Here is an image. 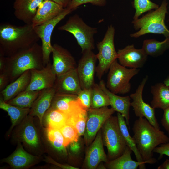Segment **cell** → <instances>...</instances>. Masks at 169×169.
I'll list each match as a JSON object with an SVG mask.
<instances>
[{"mask_svg": "<svg viewBox=\"0 0 169 169\" xmlns=\"http://www.w3.org/2000/svg\"><path fill=\"white\" fill-rule=\"evenodd\" d=\"M39 39L32 24L16 26L6 23L0 25V51L6 57L30 47Z\"/></svg>", "mask_w": 169, "mask_h": 169, "instance_id": "obj_1", "label": "cell"}, {"mask_svg": "<svg viewBox=\"0 0 169 169\" xmlns=\"http://www.w3.org/2000/svg\"><path fill=\"white\" fill-rule=\"evenodd\" d=\"M132 130L133 137L143 161L156 163L157 160L153 157L154 149L161 144L169 142V137L145 118H139L135 121Z\"/></svg>", "mask_w": 169, "mask_h": 169, "instance_id": "obj_2", "label": "cell"}, {"mask_svg": "<svg viewBox=\"0 0 169 169\" xmlns=\"http://www.w3.org/2000/svg\"><path fill=\"white\" fill-rule=\"evenodd\" d=\"M6 60L3 73L8 75L10 83L27 70L40 69L45 66L41 46L38 43L28 49L6 57Z\"/></svg>", "mask_w": 169, "mask_h": 169, "instance_id": "obj_3", "label": "cell"}, {"mask_svg": "<svg viewBox=\"0 0 169 169\" xmlns=\"http://www.w3.org/2000/svg\"><path fill=\"white\" fill-rule=\"evenodd\" d=\"M168 3L163 0L159 8L150 11L140 18L132 22L134 29L138 31L131 33L130 37L137 38L150 33L160 34L165 38L169 37V30L166 26L165 20L168 13Z\"/></svg>", "mask_w": 169, "mask_h": 169, "instance_id": "obj_4", "label": "cell"}, {"mask_svg": "<svg viewBox=\"0 0 169 169\" xmlns=\"http://www.w3.org/2000/svg\"><path fill=\"white\" fill-rule=\"evenodd\" d=\"M12 132L13 140L17 143H22L32 154L40 156L44 152L39 131L34 123L33 117L28 115Z\"/></svg>", "mask_w": 169, "mask_h": 169, "instance_id": "obj_5", "label": "cell"}, {"mask_svg": "<svg viewBox=\"0 0 169 169\" xmlns=\"http://www.w3.org/2000/svg\"><path fill=\"white\" fill-rule=\"evenodd\" d=\"M101 130L103 144L107 148L110 161L121 155L127 145L117 116L111 115L103 125Z\"/></svg>", "mask_w": 169, "mask_h": 169, "instance_id": "obj_6", "label": "cell"}, {"mask_svg": "<svg viewBox=\"0 0 169 169\" xmlns=\"http://www.w3.org/2000/svg\"><path fill=\"white\" fill-rule=\"evenodd\" d=\"M58 29L72 34L81 48L82 53L95 49L94 36L97 33V28L88 25L78 14L70 17Z\"/></svg>", "mask_w": 169, "mask_h": 169, "instance_id": "obj_7", "label": "cell"}, {"mask_svg": "<svg viewBox=\"0 0 169 169\" xmlns=\"http://www.w3.org/2000/svg\"><path fill=\"white\" fill-rule=\"evenodd\" d=\"M117 59L112 64L109 69L106 86L114 94H125L131 90L130 80L140 70L139 69H128L121 65Z\"/></svg>", "mask_w": 169, "mask_h": 169, "instance_id": "obj_8", "label": "cell"}, {"mask_svg": "<svg viewBox=\"0 0 169 169\" xmlns=\"http://www.w3.org/2000/svg\"><path fill=\"white\" fill-rule=\"evenodd\" d=\"M115 29L111 25L109 26L102 40L98 43L96 46L98 52L96 55L98 64L96 73L98 78L101 79L112 64L117 59L118 54L114 43Z\"/></svg>", "mask_w": 169, "mask_h": 169, "instance_id": "obj_9", "label": "cell"}, {"mask_svg": "<svg viewBox=\"0 0 169 169\" xmlns=\"http://www.w3.org/2000/svg\"><path fill=\"white\" fill-rule=\"evenodd\" d=\"M73 11L67 8H65L61 13L52 19L33 27L34 31L41 41V46L45 66L50 62V55L53 50L51 38L55 27L67 15Z\"/></svg>", "mask_w": 169, "mask_h": 169, "instance_id": "obj_10", "label": "cell"}, {"mask_svg": "<svg viewBox=\"0 0 169 169\" xmlns=\"http://www.w3.org/2000/svg\"><path fill=\"white\" fill-rule=\"evenodd\" d=\"M115 111L112 108L108 106L97 109L90 108L88 110L84 134V142L87 146L92 143L103 125Z\"/></svg>", "mask_w": 169, "mask_h": 169, "instance_id": "obj_11", "label": "cell"}, {"mask_svg": "<svg viewBox=\"0 0 169 169\" xmlns=\"http://www.w3.org/2000/svg\"><path fill=\"white\" fill-rule=\"evenodd\" d=\"M148 77L146 76L143 79L135 93L131 94L130 97L132 101L131 106L134 113L139 118H145L156 129L160 130L159 125L156 118L155 109L145 102L142 97L143 92Z\"/></svg>", "mask_w": 169, "mask_h": 169, "instance_id": "obj_12", "label": "cell"}, {"mask_svg": "<svg viewBox=\"0 0 169 169\" xmlns=\"http://www.w3.org/2000/svg\"><path fill=\"white\" fill-rule=\"evenodd\" d=\"M76 69L82 89L91 88L95 84L96 72V55L92 50L82 53Z\"/></svg>", "mask_w": 169, "mask_h": 169, "instance_id": "obj_13", "label": "cell"}, {"mask_svg": "<svg viewBox=\"0 0 169 169\" xmlns=\"http://www.w3.org/2000/svg\"><path fill=\"white\" fill-rule=\"evenodd\" d=\"M53 69L57 77L75 69L76 63L74 57L66 49L57 44L53 45Z\"/></svg>", "mask_w": 169, "mask_h": 169, "instance_id": "obj_14", "label": "cell"}, {"mask_svg": "<svg viewBox=\"0 0 169 169\" xmlns=\"http://www.w3.org/2000/svg\"><path fill=\"white\" fill-rule=\"evenodd\" d=\"M30 70L31 80L25 90L40 91L53 88L57 76L50 62L42 69H32Z\"/></svg>", "mask_w": 169, "mask_h": 169, "instance_id": "obj_15", "label": "cell"}, {"mask_svg": "<svg viewBox=\"0 0 169 169\" xmlns=\"http://www.w3.org/2000/svg\"><path fill=\"white\" fill-rule=\"evenodd\" d=\"M41 159L40 156L35 155L29 153L23 148L20 142L14 151L7 157L1 160L2 163L8 164L13 169H24L38 163Z\"/></svg>", "mask_w": 169, "mask_h": 169, "instance_id": "obj_16", "label": "cell"}, {"mask_svg": "<svg viewBox=\"0 0 169 169\" xmlns=\"http://www.w3.org/2000/svg\"><path fill=\"white\" fill-rule=\"evenodd\" d=\"M101 129L95 139L88 146L82 167L87 169H96L101 162L109 161L104 149Z\"/></svg>", "mask_w": 169, "mask_h": 169, "instance_id": "obj_17", "label": "cell"}, {"mask_svg": "<svg viewBox=\"0 0 169 169\" xmlns=\"http://www.w3.org/2000/svg\"><path fill=\"white\" fill-rule=\"evenodd\" d=\"M117 52L119 63L125 67L131 68H142L148 56L142 48L136 49L133 44L119 49Z\"/></svg>", "mask_w": 169, "mask_h": 169, "instance_id": "obj_18", "label": "cell"}, {"mask_svg": "<svg viewBox=\"0 0 169 169\" xmlns=\"http://www.w3.org/2000/svg\"><path fill=\"white\" fill-rule=\"evenodd\" d=\"M55 93L78 95L82 90L76 68L57 77L53 87Z\"/></svg>", "mask_w": 169, "mask_h": 169, "instance_id": "obj_19", "label": "cell"}, {"mask_svg": "<svg viewBox=\"0 0 169 169\" xmlns=\"http://www.w3.org/2000/svg\"><path fill=\"white\" fill-rule=\"evenodd\" d=\"M87 110L80 100L78 99L71 104L68 113L67 124L74 126L79 136L84 135L87 117Z\"/></svg>", "mask_w": 169, "mask_h": 169, "instance_id": "obj_20", "label": "cell"}, {"mask_svg": "<svg viewBox=\"0 0 169 169\" xmlns=\"http://www.w3.org/2000/svg\"><path fill=\"white\" fill-rule=\"evenodd\" d=\"M44 0H15L13 4L14 15L25 24H32L38 8Z\"/></svg>", "mask_w": 169, "mask_h": 169, "instance_id": "obj_21", "label": "cell"}, {"mask_svg": "<svg viewBox=\"0 0 169 169\" xmlns=\"http://www.w3.org/2000/svg\"><path fill=\"white\" fill-rule=\"evenodd\" d=\"M52 0H44L38 6L32 21L33 27L40 25L53 18L64 10Z\"/></svg>", "mask_w": 169, "mask_h": 169, "instance_id": "obj_22", "label": "cell"}, {"mask_svg": "<svg viewBox=\"0 0 169 169\" xmlns=\"http://www.w3.org/2000/svg\"><path fill=\"white\" fill-rule=\"evenodd\" d=\"M55 94L53 88L41 90L30 108L28 115L33 117H38L42 126L43 116L50 107Z\"/></svg>", "mask_w": 169, "mask_h": 169, "instance_id": "obj_23", "label": "cell"}, {"mask_svg": "<svg viewBox=\"0 0 169 169\" xmlns=\"http://www.w3.org/2000/svg\"><path fill=\"white\" fill-rule=\"evenodd\" d=\"M99 85L108 95L110 102V105L115 111L120 113L125 118L127 125L130 129L129 111L131 106L130 96H121L117 95L110 91L106 87V84L103 80H101Z\"/></svg>", "mask_w": 169, "mask_h": 169, "instance_id": "obj_24", "label": "cell"}, {"mask_svg": "<svg viewBox=\"0 0 169 169\" xmlns=\"http://www.w3.org/2000/svg\"><path fill=\"white\" fill-rule=\"evenodd\" d=\"M30 70L25 71L13 82L10 83L0 91L3 100L7 102L24 91L28 86L31 80Z\"/></svg>", "mask_w": 169, "mask_h": 169, "instance_id": "obj_25", "label": "cell"}, {"mask_svg": "<svg viewBox=\"0 0 169 169\" xmlns=\"http://www.w3.org/2000/svg\"><path fill=\"white\" fill-rule=\"evenodd\" d=\"M131 149L127 146L123 154L119 157L106 163L105 167L109 169H146V161H135L131 158Z\"/></svg>", "mask_w": 169, "mask_h": 169, "instance_id": "obj_26", "label": "cell"}, {"mask_svg": "<svg viewBox=\"0 0 169 169\" xmlns=\"http://www.w3.org/2000/svg\"><path fill=\"white\" fill-rule=\"evenodd\" d=\"M0 108L7 112L11 119V125L7 133L8 136L13 129L29 114L30 110V108H22L9 104L3 100L1 95Z\"/></svg>", "mask_w": 169, "mask_h": 169, "instance_id": "obj_27", "label": "cell"}, {"mask_svg": "<svg viewBox=\"0 0 169 169\" xmlns=\"http://www.w3.org/2000/svg\"><path fill=\"white\" fill-rule=\"evenodd\" d=\"M151 93L152 99L151 106L154 108L163 110L169 107V87L164 83L159 82L152 85Z\"/></svg>", "mask_w": 169, "mask_h": 169, "instance_id": "obj_28", "label": "cell"}, {"mask_svg": "<svg viewBox=\"0 0 169 169\" xmlns=\"http://www.w3.org/2000/svg\"><path fill=\"white\" fill-rule=\"evenodd\" d=\"M68 117L67 113L50 107L43 116L42 124L46 128L60 129L67 124Z\"/></svg>", "mask_w": 169, "mask_h": 169, "instance_id": "obj_29", "label": "cell"}, {"mask_svg": "<svg viewBox=\"0 0 169 169\" xmlns=\"http://www.w3.org/2000/svg\"><path fill=\"white\" fill-rule=\"evenodd\" d=\"M148 56L156 57L162 55L169 49V37L161 41L154 39L144 40L141 48Z\"/></svg>", "mask_w": 169, "mask_h": 169, "instance_id": "obj_30", "label": "cell"}, {"mask_svg": "<svg viewBox=\"0 0 169 169\" xmlns=\"http://www.w3.org/2000/svg\"><path fill=\"white\" fill-rule=\"evenodd\" d=\"M40 91L25 90L7 102L22 108H31Z\"/></svg>", "mask_w": 169, "mask_h": 169, "instance_id": "obj_31", "label": "cell"}, {"mask_svg": "<svg viewBox=\"0 0 169 169\" xmlns=\"http://www.w3.org/2000/svg\"><path fill=\"white\" fill-rule=\"evenodd\" d=\"M78 99L75 95L64 93H55L50 107L67 113L72 102Z\"/></svg>", "mask_w": 169, "mask_h": 169, "instance_id": "obj_32", "label": "cell"}, {"mask_svg": "<svg viewBox=\"0 0 169 169\" xmlns=\"http://www.w3.org/2000/svg\"><path fill=\"white\" fill-rule=\"evenodd\" d=\"M117 116L120 128L127 146L130 148L134 153L137 161L140 162L145 161L143 160L137 148L134 139L129 133L125 118L119 112L117 113Z\"/></svg>", "mask_w": 169, "mask_h": 169, "instance_id": "obj_33", "label": "cell"}, {"mask_svg": "<svg viewBox=\"0 0 169 169\" xmlns=\"http://www.w3.org/2000/svg\"><path fill=\"white\" fill-rule=\"evenodd\" d=\"M92 89V95L91 108L97 109L110 105L108 95L99 84L95 83Z\"/></svg>", "mask_w": 169, "mask_h": 169, "instance_id": "obj_34", "label": "cell"}, {"mask_svg": "<svg viewBox=\"0 0 169 169\" xmlns=\"http://www.w3.org/2000/svg\"><path fill=\"white\" fill-rule=\"evenodd\" d=\"M132 4L135 10L133 17V19L134 20L138 19L139 16L143 13L153 9H156L159 6L158 4L150 0H134Z\"/></svg>", "mask_w": 169, "mask_h": 169, "instance_id": "obj_35", "label": "cell"}, {"mask_svg": "<svg viewBox=\"0 0 169 169\" xmlns=\"http://www.w3.org/2000/svg\"><path fill=\"white\" fill-rule=\"evenodd\" d=\"M59 130L65 139L66 146L73 141L78 140V131L73 126L67 124Z\"/></svg>", "mask_w": 169, "mask_h": 169, "instance_id": "obj_36", "label": "cell"}, {"mask_svg": "<svg viewBox=\"0 0 169 169\" xmlns=\"http://www.w3.org/2000/svg\"><path fill=\"white\" fill-rule=\"evenodd\" d=\"M46 136L51 145L62 144L66 147L65 139L59 129L46 128Z\"/></svg>", "mask_w": 169, "mask_h": 169, "instance_id": "obj_37", "label": "cell"}, {"mask_svg": "<svg viewBox=\"0 0 169 169\" xmlns=\"http://www.w3.org/2000/svg\"><path fill=\"white\" fill-rule=\"evenodd\" d=\"M87 3L99 7L105 6L106 4V0H72L67 8L70 9L74 10L80 6Z\"/></svg>", "mask_w": 169, "mask_h": 169, "instance_id": "obj_38", "label": "cell"}, {"mask_svg": "<svg viewBox=\"0 0 169 169\" xmlns=\"http://www.w3.org/2000/svg\"><path fill=\"white\" fill-rule=\"evenodd\" d=\"M92 88L82 89L78 95L83 106L87 110L91 108L92 99Z\"/></svg>", "mask_w": 169, "mask_h": 169, "instance_id": "obj_39", "label": "cell"}, {"mask_svg": "<svg viewBox=\"0 0 169 169\" xmlns=\"http://www.w3.org/2000/svg\"><path fill=\"white\" fill-rule=\"evenodd\" d=\"M153 152L159 154V159L162 158L164 155L169 157V142L161 144L156 147Z\"/></svg>", "mask_w": 169, "mask_h": 169, "instance_id": "obj_40", "label": "cell"}, {"mask_svg": "<svg viewBox=\"0 0 169 169\" xmlns=\"http://www.w3.org/2000/svg\"><path fill=\"white\" fill-rule=\"evenodd\" d=\"M163 110L164 113L161 119V124L169 135V107Z\"/></svg>", "mask_w": 169, "mask_h": 169, "instance_id": "obj_41", "label": "cell"}, {"mask_svg": "<svg viewBox=\"0 0 169 169\" xmlns=\"http://www.w3.org/2000/svg\"><path fill=\"white\" fill-rule=\"evenodd\" d=\"M44 161L47 163L52 164L56 165L63 169H79V168L72 166L68 164H62L59 163L55 161L51 158L46 156Z\"/></svg>", "mask_w": 169, "mask_h": 169, "instance_id": "obj_42", "label": "cell"}, {"mask_svg": "<svg viewBox=\"0 0 169 169\" xmlns=\"http://www.w3.org/2000/svg\"><path fill=\"white\" fill-rule=\"evenodd\" d=\"M10 83L8 75L3 73L0 74V91L4 89Z\"/></svg>", "mask_w": 169, "mask_h": 169, "instance_id": "obj_43", "label": "cell"}, {"mask_svg": "<svg viewBox=\"0 0 169 169\" xmlns=\"http://www.w3.org/2000/svg\"><path fill=\"white\" fill-rule=\"evenodd\" d=\"M69 145H70V150L72 152L76 154L79 152L80 148V145L78 140L73 141Z\"/></svg>", "mask_w": 169, "mask_h": 169, "instance_id": "obj_44", "label": "cell"}, {"mask_svg": "<svg viewBox=\"0 0 169 169\" xmlns=\"http://www.w3.org/2000/svg\"><path fill=\"white\" fill-rule=\"evenodd\" d=\"M6 57L0 51V74L3 73L6 65Z\"/></svg>", "mask_w": 169, "mask_h": 169, "instance_id": "obj_45", "label": "cell"}, {"mask_svg": "<svg viewBox=\"0 0 169 169\" xmlns=\"http://www.w3.org/2000/svg\"><path fill=\"white\" fill-rule=\"evenodd\" d=\"M64 8H67L72 0H52Z\"/></svg>", "mask_w": 169, "mask_h": 169, "instance_id": "obj_46", "label": "cell"}, {"mask_svg": "<svg viewBox=\"0 0 169 169\" xmlns=\"http://www.w3.org/2000/svg\"><path fill=\"white\" fill-rule=\"evenodd\" d=\"M163 83L165 84L169 87V75L164 80Z\"/></svg>", "mask_w": 169, "mask_h": 169, "instance_id": "obj_47", "label": "cell"}]
</instances>
